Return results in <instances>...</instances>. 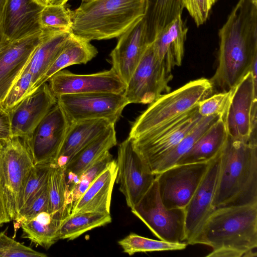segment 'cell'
<instances>
[{
    "instance_id": "cell-1",
    "label": "cell",
    "mask_w": 257,
    "mask_h": 257,
    "mask_svg": "<svg viewBox=\"0 0 257 257\" xmlns=\"http://www.w3.org/2000/svg\"><path fill=\"white\" fill-rule=\"evenodd\" d=\"M218 64L210 79L214 88L235 87L257 62V5L239 0L219 31Z\"/></svg>"
},
{
    "instance_id": "cell-2",
    "label": "cell",
    "mask_w": 257,
    "mask_h": 257,
    "mask_svg": "<svg viewBox=\"0 0 257 257\" xmlns=\"http://www.w3.org/2000/svg\"><path fill=\"white\" fill-rule=\"evenodd\" d=\"M187 244L211 247L206 256H256L257 204L215 208Z\"/></svg>"
},
{
    "instance_id": "cell-3",
    "label": "cell",
    "mask_w": 257,
    "mask_h": 257,
    "mask_svg": "<svg viewBox=\"0 0 257 257\" xmlns=\"http://www.w3.org/2000/svg\"><path fill=\"white\" fill-rule=\"evenodd\" d=\"M220 161L213 208L257 204V141L228 136Z\"/></svg>"
},
{
    "instance_id": "cell-4",
    "label": "cell",
    "mask_w": 257,
    "mask_h": 257,
    "mask_svg": "<svg viewBox=\"0 0 257 257\" xmlns=\"http://www.w3.org/2000/svg\"><path fill=\"white\" fill-rule=\"evenodd\" d=\"M147 0H94L70 10L71 33L88 41L118 38L143 18Z\"/></svg>"
},
{
    "instance_id": "cell-5",
    "label": "cell",
    "mask_w": 257,
    "mask_h": 257,
    "mask_svg": "<svg viewBox=\"0 0 257 257\" xmlns=\"http://www.w3.org/2000/svg\"><path fill=\"white\" fill-rule=\"evenodd\" d=\"M214 89L210 79L200 78L162 94L136 118L128 138H137L186 112L211 95Z\"/></svg>"
},
{
    "instance_id": "cell-6",
    "label": "cell",
    "mask_w": 257,
    "mask_h": 257,
    "mask_svg": "<svg viewBox=\"0 0 257 257\" xmlns=\"http://www.w3.org/2000/svg\"><path fill=\"white\" fill-rule=\"evenodd\" d=\"M203 118L198 113L197 105L156 128L131 139L133 147L152 172L164 156Z\"/></svg>"
},
{
    "instance_id": "cell-7",
    "label": "cell",
    "mask_w": 257,
    "mask_h": 257,
    "mask_svg": "<svg viewBox=\"0 0 257 257\" xmlns=\"http://www.w3.org/2000/svg\"><path fill=\"white\" fill-rule=\"evenodd\" d=\"M131 211L160 240L186 242L185 209H168L164 206L156 179L139 202L131 208Z\"/></svg>"
},
{
    "instance_id": "cell-8",
    "label": "cell",
    "mask_w": 257,
    "mask_h": 257,
    "mask_svg": "<svg viewBox=\"0 0 257 257\" xmlns=\"http://www.w3.org/2000/svg\"><path fill=\"white\" fill-rule=\"evenodd\" d=\"M0 150L8 213L15 220L22 190L35 165L25 137H12L0 143Z\"/></svg>"
},
{
    "instance_id": "cell-9",
    "label": "cell",
    "mask_w": 257,
    "mask_h": 257,
    "mask_svg": "<svg viewBox=\"0 0 257 257\" xmlns=\"http://www.w3.org/2000/svg\"><path fill=\"white\" fill-rule=\"evenodd\" d=\"M257 79L250 71L233 89L224 116L228 136L257 141Z\"/></svg>"
},
{
    "instance_id": "cell-10",
    "label": "cell",
    "mask_w": 257,
    "mask_h": 257,
    "mask_svg": "<svg viewBox=\"0 0 257 257\" xmlns=\"http://www.w3.org/2000/svg\"><path fill=\"white\" fill-rule=\"evenodd\" d=\"M173 75L157 58L152 43L148 46L126 85L123 95L130 103L150 104L170 91Z\"/></svg>"
},
{
    "instance_id": "cell-11",
    "label": "cell",
    "mask_w": 257,
    "mask_h": 257,
    "mask_svg": "<svg viewBox=\"0 0 257 257\" xmlns=\"http://www.w3.org/2000/svg\"><path fill=\"white\" fill-rule=\"evenodd\" d=\"M57 97V104L72 122L106 119L115 124L129 104L123 93L67 94Z\"/></svg>"
},
{
    "instance_id": "cell-12",
    "label": "cell",
    "mask_w": 257,
    "mask_h": 257,
    "mask_svg": "<svg viewBox=\"0 0 257 257\" xmlns=\"http://www.w3.org/2000/svg\"><path fill=\"white\" fill-rule=\"evenodd\" d=\"M116 161L117 173L115 182L119 184V191L131 209L151 186L155 175L135 150L129 138L119 144Z\"/></svg>"
},
{
    "instance_id": "cell-13",
    "label": "cell",
    "mask_w": 257,
    "mask_h": 257,
    "mask_svg": "<svg viewBox=\"0 0 257 257\" xmlns=\"http://www.w3.org/2000/svg\"><path fill=\"white\" fill-rule=\"evenodd\" d=\"M71 123L63 109L57 103L32 133L25 137L35 165L56 163Z\"/></svg>"
},
{
    "instance_id": "cell-14",
    "label": "cell",
    "mask_w": 257,
    "mask_h": 257,
    "mask_svg": "<svg viewBox=\"0 0 257 257\" xmlns=\"http://www.w3.org/2000/svg\"><path fill=\"white\" fill-rule=\"evenodd\" d=\"M209 163L177 165L156 174L155 179L164 206L168 209L185 208L203 179Z\"/></svg>"
},
{
    "instance_id": "cell-15",
    "label": "cell",
    "mask_w": 257,
    "mask_h": 257,
    "mask_svg": "<svg viewBox=\"0 0 257 257\" xmlns=\"http://www.w3.org/2000/svg\"><path fill=\"white\" fill-rule=\"evenodd\" d=\"M56 97L67 94L122 93L126 84L111 68L88 74H78L62 70L48 80Z\"/></svg>"
},
{
    "instance_id": "cell-16",
    "label": "cell",
    "mask_w": 257,
    "mask_h": 257,
    "mask_svg": "<svg viewBox=\"0 0 257 257\" xmlns=\"http://www.w3.org/2000/svg\"><path fill=\"white\" fill-rule=\"evenodd\" d=\"M57 102L49 84L41 85L8 111L12 137L29 136Z\"/></svg>"
},
{
    "instance_id": "cell-17",
    "label": "cell",
    "mask_w": 257,
    "mask_h": 257,
    "mask_svg": "<svg viewBox=\"0 0 257 257\" xmlns=\"http://www.w3.org/2000/svg\"><path fill=\"white\" fill-rule=\"evenodd\" d=\"M220 157V154L209 163L203 179L184 208L185 241L187 243L194 236L214 209L212 202L219 175Z\"/></svg>"
},
{
    "instance_id": "cell-18",
    "label": "cell",
    "mask_w": 257,
    "mask_h": 257,
    "mask_svg": "<svg viewBox=\"0 0 257 257\" xmlns=\"http://www.w3.org/2000/svg\"><path fill=\"white\" fill-rule=\"evenodd\" d=\"M149 44L144 18L118 37L110 54L111 68L126 85Z\"/></svg>"
},
{
    "instance_id": "cell-19",
    "label": "cell",
    "mask_w": 257,
    "mask_h": 257,
    "mask_svg": "<svg viewBox=\"0 0 257 257\" xmlns=\"http://www.w3.org/2000/svg\"><path fill=\"white\" fill-rule=\"evenodd\" d=\"M44 7L36 0H6L2 20L6 40L12 42L41 32Z\"/></svg>"
},
{
    "instance_id": "cell-20",
    "label": "cell",
    "mask_w": 257,
    "mask_h": 257,
    "mask_svg": "<svg viewBox=\"0 0 257 257\" xmlns=\"http://www.w3.org/2000/svg\"><path fill=\"white\" fill-rule=\"evenodd\" d=\"M42 39L41 31L9 42L0 50V103L22 73Z\"/></svg>"
},
{
    "instance_id": "cell-21",
    "label": "cell",
    "mask_w": 257,
    "mask_h": 257,
    "mask_svg": "<svg viewBox=\"0 0 257 257\" xmlns=\"http://www.w3.org/2000/svg\"><path fill=\"white\" fill-rule=\"evenodd\" d=\"M117 173L116 161L113 160L82 195L70 215L87 212L110 214L111 195Z\"/></svg>"
},
{
    "instance_id": "cell-22",
    "label": "cell",
    "mask_w": 257,
    "mask_h": 257,
    "mask_svg": "<svg viewBox=\"0 0 257 257\" xmlns=\"http://www.w3.org/2000/svg\"><path fill=\"white\" fill-rule=\"evenodd\" d=\"M188 28L179 16L167 25L151 43L158 60L171 71L181 65Z\"/></svg>"
},
{
    "instance_id": "cell-23",
    "label": "cell",
    "mask_w": 257,
    "mask_h": 257,
    "mask_svg": "<svg viewBox=\"0 0 257 257\" xmlns=\"http://www.w3.org/2000/svg\"><path fill=\"white\" fill-rule=\"evenodd\" d=\"M112 124H115L106 119H87L72 122L66 135L56 163L63 166Z\"/></svg>"
},
{
    "instance_id": "cell-24",
    "label": "cell",
    "mask_w": 257,
    "mask_h": 257,
    "mask_svg": "<svg viewBox=\"0 0 257 257\" xmlns=\"http://www.w3.org/2000/svg\"><path fill=\"white\" fill-rule=\"evenodd\" d=\"M42 41L23 71H28L32 74V94L34 92L36 83L53 62L71 33L69 31L58 32L44 29H42Z\"/></svg>"
},
{
    "instance_id": "cell-25",
    "label": "cell",
    "mask_w": 257,
    "mask_h": 257,
    "mask_svg": "<svg viewBox=\"0 0 257 257\" xmlns=\"http://www.w3.org/2000/svg\"><path fill=\"white\" fill-rule=\"evenodd\" d=\"M228 137L224 116H221L202 135L175 165L209 163L220 154Z\"/></svg>"
},
{
    "instance_id": "cell-26",
    "label": "cell",
    "mask_w": 257,
    "mask_h": 257,
    "mask_svg": "<svg viewBox=\"0 0 257 257\" xmlns=\"http://www.w3.org/2000/svg\"><path fill=\"white\" fill-rule=\"evenodd\" d=\"M98 54L90 41L71 33L65 44L53 62L35 86L34 92L57 72L75 64H85Z\"/></svg>"
},
{
    "instance_id": "cell-27",
    "label": "cell",
    "mask_w": 257,
    "mask_h": 257,
    "mask_svg": "<svg viewBox=\"0 0 257 257\" xmlns=\"http://www.w3.org/2000/svg\"><path fill=\"white\" fill-rule=\"evenodd\" d=\"M115 124L104 132L76 154L63 166L65 174L77 178L117 144Z\"/></svg>"
},
{
    "instance_id": "cell-28",
    "label": "cell",
    "mask_w": 257,
    "mask_h": 257,
    "mask_svg": "<svg viewBox=\"0 0 257 257\" xmlns=\"http://www.w3.org/2000/svg\"><path fill=\"white\" fill-rule=\"evenodd\" d=\"M147 4L144 19L150 44L167 25L181 16L184 7L182 0H147Z\"/></svg>"
},
{
    "instance_id": "cell-29",
    "label": "cell",
    "mask_w": 257,
    "mask_h": 257,
    "mask_svg": "<svg viewBox=\"0 0 257 257\" xmlns=\"http://www.w3.org/2000/svg\"><path fill=\"white\" fill-rule=\"evenodd\" d=\"M61 222L47 211L41 212L22 222V236L48 249L58 241L57 231Z\"/></svg>"
},
{
    "instance_id": "cell-30",
    "label": "cell",
    "mask_w": 257,
    "mask_h": 257,
    "mask_svg": "<svg viewBox=\"0 0 257 257\" xmlns=\"http://www.w3.org/2000/svg\"><path fill=\"white\" fill-rule=\"evenodd\" d=\"M110 214L79 212L63 219L57 231V239L73 240L85 232L111 222Z\"/></svg>"
},
{
    "instance_id": "cell-31",
    "label": "cell",
    "mask_w": 257,
    "mask_h": 257,
    "mask_svg": "<svg viewBox=\"0 0 257 257\" xmlns=\"http://www.w3.org/2000/svg\"><path fill=\"white\" fill-rule=\"evenodd\" d=\"M48 190L47 212L62 221L69 215L67 209L69 189L64 167L57 163L51 164Z\"/></svg>"
},
{
    "instance_id": "cell-32",
    "label": "cell",
    "mask_w": 257,
    "mask_h": 257,
    "mask_svg": "<svg viewBox=\"0 0 257 257\" xmlns=\"http://www.w3.org/2000/svg\"><path fill=\"white\" fill-rule=\"evenodd\" d=\"M221 116H223L213 115L203 117L196 126L158 163L153 170V173L156 175L175 165L178 160L191 149L202 135Z\"/></svg>"
},
{
    "instance_id": "cell-33",
    "label": "cell",
    "mask_w": 257,
    "mask_h": 257,
    "mask_svg": "<svg viewBox=\"0 0 257 257\" xmlns=\"http://www.w3.org/2000/svg\"><path fill=\"white\" fill-rule=\"evenodd\" d=\"M123 251L132 255L136 253L154 251L179 250L186 248V242L181 243L171 242L162 240L150 239L131 233L118 241Z\"/></svg>"
},
{
    "instance_id": "cell-34",
    "label": "cell",
    "mask_w": 257,
    "mask_h": 257,
    "mask_svg": "<svg viewBox=\"0 0 257 257\" xmlns=\"http://www.w3.org/2000/svg\"><path fill=\"white\" fill-rule=\"evenodd\" d=\"M109 151L104 154L95 163L84 171L76 181L69 188L67 209L69 214L71 210L92 182L102 173L113 160Z\"/></svg>"
},
{
    "instance_id": "cell-35",
    "label": "cell",
    "mask_w": 257,
    "mask_h": 257,
    "mask_svg": "<svg viewBox=\"0 0 257 257\" xmlns=\"http://www.w3.org/2000/svg\"><path fill=\"white\" fill-rule=\"evenodd\" d=\"M51 168V164H44L35 165L32 169L21 193L18 213L47 184Z\"/></svg>"
},
{
    "instance_id": "cell-36",
    "label": "cell",
    "mask_w": 257,
    "mask_h": 257,
    "mask_svg": "<svg viewBox=\"0 0 257 257\" xmlns=\"http://www.w3.org/2000/svg\"><path fill=\"white\" fill-rule=\"evenodd\" d=\"M41 28L58 32H71L72 20L70 10L65 5L45 6L40 15Z\"/></svg>"
},
{
    "instance_id": "cell-37",
    "label": "cell",
    "mask_w": 257,
    "mask_h": 257,
    "mask_svg": "<svg viewBox=\"0 0 257 257\" xmlns=\"http://www.w3.org/2000/svg\"><path fill=\"white\" fill-rule=\"evenodd\" d=\"M32 74L28 71L23 72L0 103L2 107L9 111L23 99L32 94Z\"/></svg>"
},
{
    "instance_id": "cell-38",
    "label": "cell",
    "mask_w": 257,
    "mask_h": 257,
    "mask_svg": "<svg viewBox=\"0 0 257 257\" xmlns=\"http://www.w3.org/2000/svg\"><path fill=\"white\" fill-rule=\"evenodd\" d=\"M233 89L214 94L200 101L197 105L199 114L203 117L213 115L224 116Z\"/></svg>"
},
{
    "instance_id": "cell-39",
    "label": "cell",
    "mask_w": 257,
    "mask_h": 257,
    "mask_svg": "<svg viewBox=\"0 0 257 257\" xmlns=\"http://www.w3.org/2000/svg\"><path fill=\"white\" fill-rule=\"evenodd\" d=\"M0 256L1 257H47L43 253L25 246L4 232H0Z\"/></svg>"
},
{
    "instance_id": "cell-40",
    "label": "cell",
    "mask_w": 257,
    "mask_h": 257,
    "mask_svg": "<svg viewBox=\"0 0 257 257\" xmlns=\"http://www.w3.org/2000/svg\"><path fill=\"white\" fill-rule=\"evenodd\" d=\"M48 201L47 183L42 191L18 213L17 217L14 220L15 221L14 223L15 229H18L23 221L34 217L41 212L47 211Z\"/></svg>"
},
{
    "instance_id": "cell-41",
    "label": "cell",
    "mask_w": 257,
    "mask_h": 257,
    "mask_svg": "<svg viewBox=\"0 0 257 257\" xmlns=\"http://www.w3.org/2000/svg\"><path fill=\"white\" fill-rule=\"evenodd\" d=\"M186 8L199 27L207 20L210 11L216 0H182Z\"/></svg>"
},
{
    "instance_id": "cell-42",
    "label": "cell",
    "mask_w": 257,
    "mask_h": 257,
    "mask_svg": "<svg viewBox=\"0 0 257 257\" xmlns=\"http://www.w3.org/2000/svg\"><path fill=\"white\" fill-rule=\"evenodd\" d=\"M2 156L0 150V226L10 222L11 220L9 216L5 192L3 179V170Z\"/></svg>"
},
{
    "instance_id": "cell-43",
    "label": "cell",
    "mask_w": 257,
    "mask_h": 257,
    "mask_svg": "<svg viewBox=\"0 0 257 257\" xmlns=\"http://www.w3.org/2000/svg\"><path fill=\"white\" fill-rule=\"evenodd\" d=\"M12 137L9 112L0 104V143L7 141Z\"/></svg>"
},
{
    "instance_id": "cell-44",
    "label": "cell",
    "mask_w": 257,
    "mask_h": 257,
    "mask_svg": "<svg viewBox=\"0 0 257 257\" xmlns=\"http://www.w3.org/2000/svg\"><path fill=\"white\" fill-rule=\"evenodd\" d=\"M6 1V0H0V50L4 46L9 43L5 38L2 26V15Z\"/></svg>"
},
{
    "instance_id": "cell-45",
    "label": "cell",
    "mask_w": 257,
    "mask_h": 257,
    "mask_svg": "<svg viewBox=\"0 0 257 257\" xmlns=\"http://www.w3.org/2000/svg\"><path fill=\"white\" fill-rule=\"evenodd\" d=\"M69 0H52L51 5H65Z\"/></svg>"
},
{
    "instance_id": "cell-46",
    "label": "cell",
    "mask_w": 257,
    "mask_h": 257,
    "mask_svg": "<svg viewBox=\"0 0 257 257\" xmlns=\"http://www.w3.org/2000/svg\"><path fill=\"white\" fill-rule=\"evenodd\" d=\"M38 3L45 6L51 4L52 0H36Z\"/></svg>"
},
{
    "instance_id": "cell-47",
    "label": "cell",
    "mask_w": 257,
    "mask_h": 257,
    "mask_svg": "<svg viewBox=\"0 0 257 257\" xmlns=\"http://www.w3.org/2000/svg\"><path fill=\"white\" fill-rule=\"evenodd\" d=\"M81 1H82V3H87V2H91V1H93L94 0H81Z\"/></svg>"
},
{
    "instance_id": "cell-48",
    "label": "cell",
    "mask_w": 257,
    "mask_h": 257,
    "mask_svg": "<svg viewBox=\"0 0 257 257\" xmlns=\"http://www.w3.org/2000/svg\"><path fill=\"white\" fill-rule=\"evenodd\" d=\"M252 3L255 4V5H257V0H251Z\"/></svg>"
}]
</instances>
